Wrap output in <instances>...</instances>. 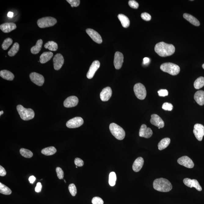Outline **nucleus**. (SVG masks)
Instances as JSON below:
<instances>
[{
  "instance_id": "f257e3e1",
  "label": "nucleus",
  "mask_w": 204,
  "mask_h": 204,
  "mask_svg": "<svg viewBox=\"0 0 204 204\" xmlns=\"http://www.w3.org/2000/svg\"><path fill=\"white\" fill-rule=\"evenodd\" d=\"M155 50L160 56L166 57L170 56L174 53L175 47L173 45L162 42L156 44Z\"/></svg>"
},
{
  "instance_id": "f03ea898",
  "label": "nucleus",
  "mask_w": 204,
  "mask_h": 204,
  "mask_svg": "<svg viewBox=\"0 0 204 204\" xmlns=\"http://www.w3.org/2000/svg\"><path fill=\"white\" fill-rule=\"evenodd\" d=\"M153 187L156 190L162 192H168L173 189L171 183L168 180L162 178L155 180Z\"/></svg>"
},
{
  "instance_id": "7ed1b4c3",
  "label": "nucleus",
  "mask_w": 204,
  "mask_h": 204,
  "mask_svg": "<svg viewBox=\"0 0 204 204\" xmlns=\"http://www.w3.org/2000/svg\"><path fill=\"white\" fill-rule=\"evenodd\" d=\"M17 110L22 119L24 121L30 120L35 117V112L33 109H26L21 105L17 106Z\"/></svg>"
},
{
  "instance_id": "20e7f679",
  "label": "nucleus",
  "mask_w": 204,
  "mask_h": 204,
  "mask_svg": "<svg viewBox=\"0 0 204 204\" xmlns=\"http://www.w3.org/2000/svg\"><path fill=\"white\" fill-rule=\"evenodd\" d=\"M109 129L113 136L117 139L122 140L125 138V131L122 127L117 124L115 123L110 124Z\"/></svg>"
},
{
  "instance_id": "39448f33",
  "label": "nucleus",
  "mask_w": 204,
  "mask_h": 204,
  "mask_svg": "<svg viewBox=\"0 0 204 204\" xmlns=\"http://www.w3.org/2000/svg\"><path fill=\"white\" fill-rule=\"evenodd\" d=\"M160 69L164 72L168 73L173 76L177 75L180 70L178 65L170 63L163 64L161 65Z\"/></svg>"
},
{
  "instance_id": "423d86ee",
  "label": "nucleus",
  "mask_w": 204,
  "mask_h": 204,
  "mask_svg": "<svg viewBox=\"0 0 204 204\" xmlns=\"http://www.w3.org/2000/svg\"><path fill=\"white\" fill-rule=\"evenodd\" d=\"M57 23V20L52 17H42L38 20L37 24L39 27L45 28L54 26Z\"/></svg>"
},
{
  "instance_id": "0eeeda50",
  "label": "nucleus",
  "mask_w": 204,
  "mask_h": 204,
  "mask_svg": "<svg viewBox=\"0 0 204 204\" xmlns=\"http://www.w3.org/2000/svg\"><path fill=\"white\" fill-rule=\"evenodd\" d=\"M134 92L136 97L140 100H144L147 94L145 87L143 84L138 83L135 84L133 88Z\"/></svg>"
},
{
  "instance_id": "6e6552de",
  "label": "nucleus",
  "mask_w": 204,
  "mask_h": 204,
  "mask_svg": "<svg viewBox=\"0 0 204 204\" xmlns=\"http://www.w3.org/2000/svg\"><path fill=\"white\" fill-rule=\"evenodd\" d=\"M83 123L84 120L82 118L76 117L68 121L66 126L69 128H76L80 127Z\"/></svg>"
},
{
  "instance_id": "1a4fd4ad",
  "label": "nucleus",
  "mask_w": 204,
  "mask_h": 204,
  "mask_svg": "<svg viewBox=\"0 0 204 204\" xmlns=\"http://www.w3.org/2000/svg\"><path fill=\"white\" fill-rule=\"evenodd\" d=\"M30 78L31 81L36 85L41 86L44 82V76L39 73L32 72L30 73Z\"/></svg>"
},
{
  "instance_id": "9d476101",
  "label": "nucleus",
  "mask_w": 204,
  "mask_h": 204,
  "mask_svg": "<svg viewBox=\"0 0 204 204\" xmlns=\"http://www.w3.org/2000/svg\"><path fill=\"white\" fill-rule=\"evenodd\" d=\"M193 132L197 140L202 141L204 136V126L201 124H195L194 126Z\"/></svg>"
},
{
  "instance_id": "9b49d317",
  "label": "nucleus",
  "mask_w": 204,
  "mask_h": 204,
  "mask_svg": "<svg viewBox=\"0 0 204 204\" xmlns=\"http://www.w3.org/2000/svg\"><path fill=\"white\" fill-rule=\"evenodd\" d=\"M64 61V58L61 54H56L53 58L54 69L56 71L60 70L63 66Z\"/></svg>"
},
{
  "instance_id": "f8f14e48",
  "label": "nucleus",
  "mask_w": 204,
  "mask_h": 204,
  "mask_svg": "<svg viewBox=\"0 0 204 204\" xmlns=\"http://www.w3.org/2000/svg\"><path fill=\"white\" fill-rule=\"evenodd\" d=\"M178 163L188 168H193L194 166V162L188 156H183L177 160Z\"/></svg>"
},
{
  "instance_id": "ddd939ff",
  "label": "nucleus",
  "mask_w": 204,
  "mask_h": 204,
  "mask_svg": "<svg viewBox=\"0 0 204 204\" xmlns=\"http://www.w3.org/2000/svg\"><path fill=\"white\" fill-rule=\"evenodd\" d=\"M86 31L87 34L94 42L99 44L102 43L103 42L101 36L95 30L91 28H87L86 30Z\"/></svg>"
},
{
  "instance_id": "4468645a",
  "label": "nucleus",
  "mask_w": 204,
  "mask_h": 204,
  "mask_svg": "<svg viewBox=\"0 0 204 204\" xmlns=\"http://www.w3.org/2000/svg\"><path fill=\"white\" fill-rule=\"evenodd\" d=\"M183 183L188 187L190 188H195L199 191H202V187L196 180H191L189 178H185L183 180Z\"/></svg>"
},
{
  "instance_id": "2eb2a0df",
  "label": "nucleus",
  "mask_w": 204,
  "mask_h": 204,
  "mask_svg": "<svg viewBox=\"0 0 204 204\" xmlns=\"http://www.w3.org/2000/svg\"><path fill=\"white\" fill-rule=\"evenodd\" d=\"M100 63L98 60H95L91 65L87 74L88 78L90 79L93 78L97 70L100 68Z\"/></svg>"
},
{
  "instance_id": "dca6fc26",
  "label": "nucleus",
  "mask_w": 204,
  "mask_h": 204,
  "mask_svg": "<svg viewBox=\"0 0 204 204\" xmlns=\"http://www.w3.org/2000/svg\"><path fill=\"white\" fill-rule=\"evenodd\" d=\"M124 56L122 53L117 52L115 54L114 59V66L116 69H120L123 63Z\"/></svg>"
},
{
  "instance_id": "f3484780",
  "label": "nucleus",
  "mask_w": 204,
  "mask_h": 204,
  "mask_svg": "<svg viewBox=\"0 0 204 204\" xmlns=\"http://www.w3.org/2000/svg\"><path fill=\"white\" fill-rule=\"evenodd\" d=\"M153 132L151 128L147 127L145 124H143L140 129L139 136L141 137L149 138L152 137Z\"/></svg>"
},
{
  "instance_id": "a211bd4d",
  "label": "nucleus",
  "mask_w": 204,
  "mask_h": 204,
  "mask_svg": "<svg viewBox=\"0 0 204 204\" xmlns=\"http://www.w3.org/2000/svg\"><path fill=\"white\" fill-rule=\"evenodd\" d=\"M78 99L76 96H71L68 97L64 103V105L66 108L74 107L77 106L78 103Z\"/></svg>"
},
{
  "instance_id": "6ab92c4d",
  "label": "nucleus",
  "mask_w": 204,
  "mask_h": 204,
  "mask_svg": "<svg viewBox=\"0 0 204 204\" xmlns=\"http://www.w3.org/2000/svg\"><path fill=\"white\" fill-rule=\"evenodd\" d=\"M150 122L153 125L158 127H160L161 128H163L165 126V123L163 120L157 114H154L151 115Z\"/></svg>"
},
{
  "instance_id": "aec40b11",
  "label": "nucleus",
  "mask_w": 204,
  "mask_h": 204,
  "mask_svg": "<svg viewBox=\"0 0 204 204\" xmlns=\"http://www.w3.org/2000/svg\"><path fill=\"white\" fill-rule=\"evenodd\" d=\"M112 95V90L111 87H106L103 89L101 93L100 97L103 101H107L111 98Z\"/></svg>"
},
{
  "instance_id": "412c9836",
  "label": "nucleus",
  "mask_w": 204,
  "mask_h": 204,
  "mask_svg": "<svg viewBox=\"0 0 204 204\" xmlns=\"http://www.w3.org/2000/svg\"><path fill=\"white\" fill-rule=\"evenodd\" d=\"M16 25L13 22L5 23L0 25V29L3 32L8 33L15 30L16 28Z\"/></svg>"
},
{
  "instance_id": "4be33fe9",
  "label": "nucleus",
  "mask_w": 204,
  "mask_h": 204,
  "mask_svg": "<svg viewBox=\"0 0 204 204\" xmlns=\"http://www.w3.org/2000/svg\"><path fill=\"white\" fill-rule=\"evenodd\" d=\"M144 159L141 157L138 158L134 162L132 169L135 172H138L141 169L144 165Z\"/></svg>"
},
{
  "instance_id": "5701e85b",
  "label": "nucleus",
  "mask_w": 204,
  "mask_h": 204,
  "mask_svg": "<svg viewBox=\"0 0 204 204\" xmlns=\"http://www.w3.org/2000/svg\"><path fill=\"white\" fill-rule=\"evenodd\" d=\"M194 98L198 104L200 106H203L204 104V91H198L194 95Z\"/></svg>"
},
{
  "instance_id": "b1692460",
  "label": "nucleus",
  "mask_w": 204,
  "mask_h": 204,
  "mask_svg": "<svg viewBox=\"0 0 204 204\" xmlns=\"http://www.w3.org/2000/svg\"><path fill=\"white\" fill-rule=\"evenodd\" d=\"M0 76L2 78L9 81L13 80L15 78L13 73L7 70H2L1 71Z\"/></svg>"
},
{
  "instance_id": "393cba45",
  "label": "nucleus",
  "mask_w": 204,
  "mask_h": 204,
  "mask_svg": "<svg viewBox=\"0 0 204 204\" xmlns=\"http://www.w3.org/2000/svg\"><path fill=\"white\" fill-rule=\"evenodd\" d=\"M53 53L52 52H44L40 57V62L41 64H44L50 60L53 56Z\"/></svg>"
},
{
  "instance_id": "a878e982",
  "label": "nucleus",
  "mask_w": 204,
  "mask_h": 204,
  "mask_svg": "<svg viewBox=\"0 0 204 204\" xmlns=\"http://www.w3.org/2000/svg\"><path fill=\"white\" fill-rule=\"evenodd\" d=\"M183 17L186 20L190 22L192 24L196 26H199L200 25V22L199 20L193 16L189 14L184 13L183 15Z\"/></svg>"
},
{
  "instance_id": "bb28decb",
  "label": "nucleus",
  "mask_w": 204,
  "mask_h": 204,
  "mask_svg": "<svg viewBox=\"0 0 204 204\" xmlns=\"http://www.w3.org/2000/svg\"><path fill=\"white\" fill-rule=\"evenodd\" d=\"M118 17L123 27L127 28L129 26L130 20L126 16L123 14H119Z\"/></svg>"
},
{
  "instance_id": "cd10ccee",
  "label": "nucleus",
  "mask_w": 204,
  "mask_h": 204,
  "mask_svg": "<svg viewBox=\"0 0 204 204\" xmlns=\"http://www.w3.org/2000/svg\"><path fill=\"white\" fill-rule=\"evenodd\" d=\"M43 44V41L40 39L37 41L36 45L33 46L31 49V52L33 54H37L39 52L42 48Z\"/></svg>"
},
{
  "instance_id": "c85d7f7f",
  "label": "nucleus",
  "mask_w": 204,
  "mask_h": 204,
  "mask_svg": "<svg viewBox=\"0 0 204 204\" xmlns=\"http://www.w3.org/2000/svg\"><path fill=\"white\" fill-rule=\"evenodd\" d=\"M170 142V140L169 138H166L162 139L159 143L158 145L159 150L162 151L168 147Z\"/></svg>"
},
{
  "instance_id": "c756f323",
  "label": "nucleus",
  "mask_w": 204,
  "mask_h": 204,
  "mask_svg": "<svg viewBox=\"0 0 204 204\" xmlns=\"http://www.w3.org/2000/svg\"><path fill=\"white\" fill-rule=\"evenodd\" d=\"M56 151V149L54 147L51 146L43 149L41 151V153L45 155L50 156L55 154Z\"/></svg>"
},
{
  "instance_id": "7c9ffc66",
  "label": "nucleus",
  "mask_w": 204,
  "mask_h": 204,
  "mask_svg": "<svg viewBox=\"0 0 204 204\" xmlns=\"http://www.w3.org/2000/svg\"><path fill=\"white\" fill-rule=\"evenodd\" d=\"M44 47L52 51H56L58 50V45L56 42L53 41H50L45 44Z\"/></svg>"
},
{
  "instance_id": "2f4dec72",
  "label": "nucleus",
  "mask_w": 204,
  "mask_h": 204,
  "mask_svg": "<svg viewBox=\"0 0 204 204\" xmlns=\"http://www.w3.org/2000/svg\"><path fill=\"white\" fill-rule=\"evenodd\" d=\"M19 49H20V45L18 43L16 42L8 52V55L9 56H13L18 52Z\"/></svg>"
},
{
  "instance_id": "473e14b6",
  "label": "nucleus",
  "mask_w": 204,
  "mask_h": 204,
  "mask_svg": "<svg viewBox=\"0 0 204 204\" xmlns=\"http://www.w3.org/2000/svg\"><path fill=\"white\" fill-rule=\"evenodd\" d=\"M204 86V77H200L196 80L194 83V87L196 89L202 88Z\"/></svg>"
},
{
  "instance_id": "72a5a7b5",
  "label": "nucleus",
  "mask_w": 204,
  "mask_h": 204,
  "mask_svg": "<svg viewBox=\"0 0 204 204\" xmlns=\"http://www.w3.org/2000/svg\"><path fill=\"white\" fill-rule=\"evenodd\" d=\"M0 193L4 195H9L12 194V191L7 186L0 183Z\"/></svg>"
},
{
  "instance_id": "f704fd0d",
  "label": "nucleus",
  "mask_w": 204,
  "mask_h": 204,
  "mask_svg": "<svg viewBox=\"0 0 204 204\" xmlns=\"http://www.w3.org/2000/svg\"><path fill=\"white\" fill-rule=\"evenodd\" d=\"M20 152L23 157L26 158H31L33 156V153L31 151L24 148H21L20 150Z\"/></svg>"
},
{
  "instance_id": "c9c22d12",
  "label": "nucleus",
  "mask_w": 204,
  "mask_h": 204,
  "mask_svg": "<svg viewBox=\"0 0 204 204\" xmlns=\"http://www.w3.org/2000/svg\"><path fill=\"white\" fill-rule=\"evenodd\" d=\"M116 180H117V176L116 173L115 172H111L109 175V183L110 185L111 186L115 185Z\"/></svg>"
},
{
  "instance_id": "e433bc0d",
  "label": "nucleus",
  "mask_w": 204,
  "mask_h": 204,
  "mask_svg": "<svg viewBox=\"0 0 204 204\" xmlns=\"http://www.w3.org/2000/svg\"><path fill=\"white\" fill-rule=\"evenodd\" d=\"M13 43V40L10 38H7L4 40L2 47L3 50H7Z\"/></svg>"
},
{
  "instance_id": "4c0bfd02",
  "label": "nucleus",
  "mask_w": 204,
  "mask_h": 204,
  "mask_svg": "<svg viewBox=\"0 0 204 204\" xmlns=\"http://www.w3.org/2000/svg\"><path fill=\"white\" fill-rule=\"evenodd\" d=\"M68 189L71 195L73 196H75L77 193V189L75 185L74 184H70L68 186Z\"/></svg>"
},
{
  "instance_id": "58836bf2",
  "label": "nucleus",
  "mask_w": 204,
  "mask_h": 204,
  "mask_svg": "<svg viewBox=\"0 0 204 204\" xmlns=\"http://www.w3.org/2000/svg\"><path fill=\"white\" fill-rule=\"evenodd\" d=\"M162 109L165 111H171L173 109V106L171 103H165L162 105Z\"/></svg>"
},
{
  "instance_id": "ea45409f",
  "label": "nucleus",
  "mask_w": 204,
  "mask_h": 204,
  "mask_svg": "<svg viewBox=\"0 0 204 204\" xmlns=\"http://www.w3.org/2000/svg\"><path fill=\"white\" fill-rule=\"evenodd\" d=\"M57 174V176L60 179H63L64 177V173L63 170L60 167H57L56 169Z\"/></svg>"
},
{
  "instance_id": "a19ab883",
  "label": "nucleus",
  "mask_w": 204,
  "mask_h": 204,
  "mask_svg": "<svg viewBox=\"0 0 204 204\" xmlns=\"http://www.w3.org/2000/svg\"><path fill=\"white\" fill-rule=\"evenodd\" d=\"M67 2L71 5V7H77L79 5L80 1L79 0H67Z\"/></svg>"
},
{
  "instance_id": "79ce46f5",
  "label": "nucleus",
  "mask_w": 204,
  "mask_h": 204,
  "mask_svg": "<svg viewBox=\"0 0 204 204\" xmlns=\"http://www.w3.org/2000/svg\"><path fill=\"white\" fill-rule=\"evenodd\" d=\"M92 203L93 204H103L104 202L102 199L99 197H96L92 199Z\"/></svg>"
},
{
  "instance_id": "37998d69",
  "label": "nucleus",
  "mask_w": 204,
  "mask_h": 204,
  "mask_svg": "<svg viewBox=\"0 0 204 204\" xmlns=\"http://www.w3.org/2000/svg\"><path fill=\"white\" fill-rule=\"evenodd\" d=\"M129 5L130 7L134 9H137L139 7L138 3L134 0H130L129 2Z\"/></svg>"
},
{
  "instance_id": "c03bdc74",
  "label": "nucleus",
  "mask_w": 204,
  "mask_h": 204,
  "mask_svg": "<svg viewBox=\"0 0 204 204\" xmlns=\"http://www.w3.org/2000/svg\"><path fill=\"white\" fill-rule=\"evenodd\" d=\"M141 17L143 20L147 21H149L151 19V16L147 13H142Z\"/></svg>"
},
{
  "instance_id": "a18cd8bd",
  "label": "nucleus",
  "mask_w": 204,
  "mask_h": 204,
  "mask_svg": "<svg viewBox=\"0 0 204 204\" xmlns=\"http://www.w3.org/2000/svg\"><path fill=\"white\" fill-rule=\"evenodd\" d=\"M74 162L75 165L77 166L82 167L84 165L83 161L78 158H76L75 159Z\"/></svg>"
},
{
  "instance_id": "49530a36",
  "label": "nucleus",
  "mask_w": 204,
  "mask_h": 204,
  "mask_svg": "<svg viewBox=\"0 0 204 204\" xmlns=\"http://www.w3.org/2000/svg\"><path fill=\"white\" fill-rule=\"evenodd\" d=\"M158 95L160 97H165L168 95V91L166 89H161L158 91Z\"/></svg>"
},
{
  "instance_id": "de8ad7c7",
  "label": "nucleus",
  "mask_w": 204,
  "mask_h": 204,
  "mask_svg": "<svg viewBox=\"0 0 204 204\" xmlns=\"http://www.w3.org/2000/svg\"><path fill=\"white\" fill-rule=\"evenodd\" d=\"M42 186L40 182H38L37 184V185L35 188V192L38 193H39L41 192V189H42Z\"/></svg>"
},
{
  "instance_id": "09e8293b",
  "label": "nucleus",
  "mask_w": 204,
  "mask_h": 204,
  "mask_svg": "<svg viewBox=\"0 0 204 204\" xmlns=\"http://www.w3.org/2000/svg\"><path fill=\"white\" fill-rule=\"evenodd\" d=\"M7 174L5 169L2 166H0V176L2 177L5 176Z\"/></svg>"
},
{
  "instance_id": "8fccbe9b",
  "label": "nucleus",
  "mask_w": 204,
  "mask_h": 204,
  "mask_svg": "<svg viewBox=\"0 0 204 204\" xmlns=\"http://www.w3.org/2000/svg\"><path fill=\"white\" fill-rule=\"evenodd\" d=\"M28 180H29L30 183H31V184H33L35 182V181L36 178L34 176H31L30 177L29 179Z\"/></svg>"
},
{
  "instance_id": "3c124183",
  "label": "nucleus",
  "mask_w": 204,
  "mask_h": 204,
  "mask_svg": "<svg viewBox=\"0 0 204 204\" xmlns=\"http://www.w3.org/2000/svg\"><path fill=\"white\" fill-rule=\"evenodd\" d=\"M150 59L148 58H144L143 59V64H148V63H149Z\"/></svg>"
},
{
  "instance_id": "603ef678",
  "label": "nucleus",
  "mask_w": 204,
  "mask_h": 204,
  "mask_svg": "<svg viewBox=\"0 0 204 204\" xmlns=\"http://www.w3.org/2000/svg\"><path fill=\"white\" fill-rule=\"evenodd\" d=\"M14 13L12 12H9L7 14L8 17L9 18H12L13 16Z\"/></svg>"
},
{
  "instance_id": "864d4df0",
  "label": "nucleus",
  "mask_w": 204,
  "mask_h": 204,
  "mask_svg": "<svg viewBox=\"0 0 204 204\" xmlns=\"http://www.w3.org/2000/svg\"><path fill=\"white\" fill-rule=\"evenodd\" d=\"M3 113H4V111H0V115L1 116L3 114Z\"/></svg>"
},
{
  "instance_id": "5fc2aeb1",
  "label": "nucleus",
  "mask_w": 204,
  "mask_h": 204,
  "mask_svg": "<svg viewBox=\"0 0 204 204\" xmlns=\"http://www.w3.org/2000/svg\"><path fill=\"white\" fill-rule=\"evenodd\" d=\"M202 67L204 69V64L203 65H202Z\"/></svg>"
},
{
  "instance_id": "6e6d98bb",
  "label": "nucleus",
  "mask_w": 204,
  "mask_h": 204,
  "mask_svg": "<svg viewBox=\"0 0 204 204\" xmlns=\"http://www.w3.org/2000/svg\"><path fill=\"white\" fill-rule=\"evenodd\" d=\"M64 182H65V183H66V180H64Z\"/></svg>"
},
{
  "instance_id": "4d7b16f0",
  "label": "nucleus",
  "mask_w": 204,
  "mask_h": 204,
  "mask_svg": "<svg viewBox=\"0 0 204 204\" xmlns=\"http://www.w3.org/2000/svg\"><path fill=\"white\" fill-rule=\"evenodd\" d=\"M158 128L159 129H160L161 128L160 127H158Z\"/></svg>"
}]
</instances>
